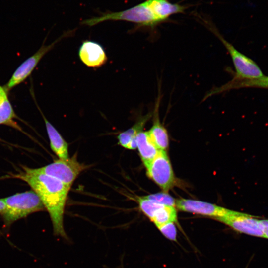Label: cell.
Returning <instances> with one entry per match:
<instances>
[{
  "instance_id": "cell-2",
  "label": "cell",
  "mask_w": 268,
  "mask_h": 268,
  "mask_svg": "<svg viewBox=\"0 0 268 268\" xmlns=\"http://www.w3.org/2000/svg\"><path fill=\"white\" fill-rule=\"evenodd\" d=\"M108 20H124L140 27L154 28L166 21L161 0H146L125 10L103 13L100 16L83 20L81 24L92 26Z\"/></svg>"
},
{
  "instance_id": "cell-13",
  "label": "cell",
  "mask_w": 268,
  "mask_h": 268,
  "mask_svg": "<svg viewBox=\"0 0 268 268\" xmlns=\"http://www.w3.org/2000/svg\"><path fill=\"white\" fill-rule=\"evenodd\" d=\"M136 141L139 156L146 167L155 158L160 150L152 141L148 131L139 133Z\"/></svg>"
},
{
  "instance_id": "cell-23",
  "label": "cell",
  "mask_w": 268,
  "mask_h": 268,
  "mask_svg": "<svg viewBox=\"0 0 268 268\" xmlns=\"http://www.w3.org/2000/svg\"><path fill=\"white\" fill-rule=\"evenodd\" d=\"M4 89L0 85V101L1 100L3 96L6 94Z\"/></svg>"
},
{
  "instance_id": "cell-5",
  "label": "cell",
  "mask_w": 268,
  "mask_h": 268,
  "mask_svg": "<svg viewBox=\"0 0 268 268\" xmlns=\"http://www.w3.org/2000/svg\"><path fill=\"white\" fill-rule=\"evenodd\" d=\"M85 168L84 165L77 161L76 154H75L67 160L59 159L36 169L59 180L70 189L74 180Z\"/></svg>"
},
{
  "instance_id": "cell-22",
  "label": "cell",
  "mask_w": 268,
  "mask_h": 268,
  "mask_svg": "<svg viewBox=\"0 0 268 268\" xmlns=\"http://www.w3.org/2000/svg\"><path fill=\"white\" fill-rule=\"evenodd\" d=\"M6 209V204L2 199H0V214L2 215Z\"/></svg>"
},
{
  "instance_id": "cell-18",
  "label": "cell",
  "mask_w": 268,
  "mask_h": 268,
  "mask_svg": "<svg viewBox=\"0 0 268 268\" xmlns=\"http://www.w3.org/2000/svg\"><path fill=\"white\" fill-rule=\"evenodd\" d=\"M138 202L140 209L150 220L157 211L163 206L146 199L145 197L138 198Z\"/></svg>"
},
{
  "instance_id": "cell-20",
  "label": "cell",
  "mask_w": 268,
  "mask_h": 268,
  "mask_svg": "<svg viewBox=\"0 0 268 268\" xmlns=\"http://www.w3.org/2000/svg\"><path fill=\"white\" fill-rule=\"evenodd\" d=\"M160 232L168 239L177 240V229L174 222H169L157 227Z\"/></svg>"
},
{
  "instance_id": "cell-8",
  "label": "cell",
  "mask_w": 268,
  "mask_h": 268,
  "mask_svg": "<svg viewBox=\"0 0 268 268\" xmlns=\"http://www.w3.org/2000/svg\"><path fill=\"white\" fill-rule=\"evenodd\" d=\"M176 207L183 211L214 218L228 215L232 210L207 202L182 198L176 200Z\"/></svg>"
},
{
  "instance_id": "cell-15",
  "label": "cell",
  "mask_w": 268,
  "mask_h": 268,
  "mask_svg": "<svg viewBox=\"0 0 268 268\" xmlns=\"http://www.w3.org/2000/svg\"><path fill=\"white\" fill-rule=\"evenodd\" d=\"M261 87L268 89V77H263L252 80L234 81L230 80L222 85V89L224 92L228 90L242 87Z\"/></svg>"
},
{
  "instance_id": "cell-12",
  "label": "cell",
  "mask_w": 268,
  "mask_h": 268,
  "mask_svg": "<svg viewBox=\"0 0 268 268\" xmlns=\"http://www.w3.org/2000/svg\"><path fill=\"white\" fill-rule=\"evenodd\" d=\"M152 116V112H151L140 117L132 127L121 133L117 136L118 143L126 149L137 148L136 136L142 131L145 124Z\"/></svg>"
},
{
  "instance_id": "cell-19",
  "label": "cell",
  "mask_w": 268,
  "mask_h": 268,
  "mask_svg": "<svg viewBox=\"0 0 268 268\" xmlns=\"http://www.w3.org/2000/svg\"><path fill=\"white\" fill-rule=\"evenodd\" d=\"M145 197L157 203L169 206L176 207V200L166 192L150 194Z\"/></svg>"
},
{
  "instance_id": "cell-6",
  "label": "cell",
  "mask_w": 268,
  "mask_h": 268,
  "mask_svg": "<svg viewBox=\"0 0 268 268\" xmlns=\"http://www.w3.org/2000/svg\"><path fill=\"white\" fill-rule=\"evenodd\" d=\"M146 169L148 177L164 192H167L175 185V177L166 151L160 150Z\"/></svg>"
},
{
  "instance_id": "cell-11",
  "label": "cell",
  "mask_w": 268,
  "mask_h": 268,
  "mask_svg": "<svg viewBox=\"0 0 268 268\" xmlns=\"http://www.w3.org/2000/svg\"><path fill=\"white\" fill-rule=\"evenodd\" d=\"M160 93L159 90L153 112H152L153 125L148 133L156 146L160 150L166 151L169 145L167 131L161 123L159 119V109L160 103Z\"/></svg>"
},
{
  "instance_id": "cell-10",
  "label": "cell",
  "mask_w": 268,
  "mask_h": 268,
  "mask_svg": "<svg viewBox=\"0 0 268 268\" xmlns=\"http://www.w3.org/2000/svg\"><path fill=\"white\" fill-rule=\"evenodd\" d=\"M78 55L82 62L91 67H99L107 61V57L103 47L93 41H83L79 48Z\"/></svg>"
},
{
  "instance_id": "cell-1",
  "label": "cell",
  "mask_w": 268,
  "mask_h": 268,
  "mask_svg": "<svg viewBox=\"0 0 268 268\" xmlns=\"http://www.w3.org/2000/svg\"><path fill=\"white\" fill-rule=\"evenodd\" d=\"M23 169L14 176L26 182L38 195L49 214L54 235L68 239L64 226V215L70 189L59 180L36 168L24 167Z\"/></svg>"
},
{
  "instance_id": "cell-7",
  "label": "cell",
  "mask_w": 268,
  "mask_h": 268,
  "mask_svg": "<svg viewBox=\"0 0 268 268\" xmlns=\"http://www.w3.org/2000/svg\"><path fill=\"white\" fill-rule=\"evenodd\" d=\"M214 219L238 232L252 236L265 238L260 221L254 216L232 210L228 215Z\"/></svg>"
},
{
  "instance_id": "cell-16",
  "label": "cell",
  "mask_w": 268,
  "mask_h": 268,
  "mask_svg": "<svg viewBox=\"0 0 268 268\" xmlns=\"http://www.w3.org/2000/svg\"><path fill=\"white\" fill-rule=\"evenodd\" d=\"M156 227L169 222L176 223L177 215L175 207L163 205L151 220Z\"/></svg>"
},
{
  "instance_id": "cell-21",
  "label": "cell",
  "mask_w": 268,
  "mask_h": 268,
  "mask_svg": "<svg viewBox=\"0 0 268 268\" xmlns=\"http://www.w3.org/2000/svg\"><path fill=\"white\" fill-rule=\"evenodd\" d=\"M259 221L265 238L268 239V219H262Z\"/></svg>"
},
{
  "instance_id": "cell-17",
  "label": "cell",
  "mask_w": 268,
  "mask_h": 268,
  "mask_svg": "<svg viewBox=\"0 0 268 268\" xmlns=\"http://www.w3.org/2000/svg\"><path fill=\"white\" fill-rule=\"evenodd\" d=\"M15 117V115L6 93L0 101V124H6L19 129V127L13 121Z\"/></svg>"
},
{
  "instance_id": "cell-9",
  "label": "cell",
  "mask_w": 268,
  "mask_h": 268,
  "mask_svg": "<svg viewBox=\"0 0 268 268\" xmlns=\"http://www.w3.org/2000/svg\"><path fill=\"white\" fill-rule=\"evenodd\" d=\"M48 46H42L33 55L25 60L16 69L9 80L7 87L10 89L23 82L32 72L42 57L49 51L61 38Z\"/></svg>"
},
{
  "instance_id": "cell-4",
  "label": "cell",
  "mask_w": 268,
  "mask_h": 268,
  "mask_svg": "<svg viewBox=\"0 0 268 268\" xmlns=\"http://www.w3.org/2000/svg\"><path fill=\"white\" fill-rule=\"evenodd\" d=\"M209 29L223 43L231 57L235 67V72L232 80L242 81L258 79L263 77L259 66L250 58L238 51L231 43L226 40L210 22L204 21Z\"/></svg>"
},
{
  "instance_id": "cell-3",
  "label": "cell",
  "mask_w": 268,
  "mask_h": 268,
  "mask_svg": "<svg viewBox=\"0 0 268 268\" xmlns=\"http://www.w3.org/2000/svg\"><path fill=\"white\" fill-rule=\"evenodd\" d=\"M2 199L6 204L5 211L2 215L6 226L31 213L45 209L40 198L33 190L17 193Z\"/></svg>"
},
{
  "instance_id": "cell-14",
  "label": "cell",
  "mask_w": 268,
  "mask_h": 268,
  "mask_svg": "<svg viewBox=\"0 0 268 268\" xmlns=\"http://www.w3.org/2000/svg\"><path fill=\"white\" fill-rule=\"evenodd\" d=\"M42 116L45 121L52 150L60 159H68L69 158L68 144L56 128L46 119L43 114Z\"/></svg>"
}]
</instances>
